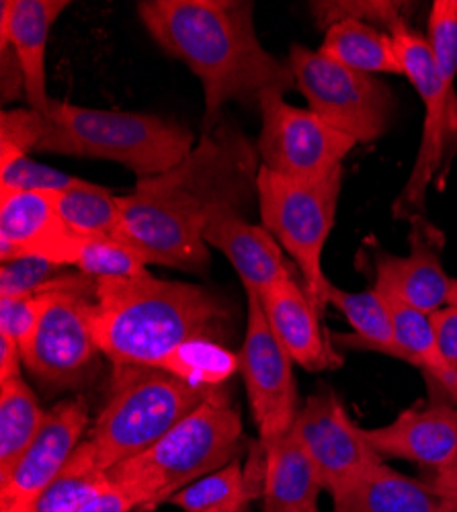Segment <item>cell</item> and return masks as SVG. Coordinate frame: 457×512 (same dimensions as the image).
<instances>
[{
	"label": "cell",
	"instance_id": "obj_1",
	"mask_svg": "<svg viewBox=\"0 0 457 512\" xmlns=\"http://www.w3.org/2000/svg\"><path fill=\"white\" fill-rule=\"evenodd\" d=\"M259 152L234 123L222 121L162 175L138 179L119 197L123 242L148 265L203 273L210 252L203 230L220 211L242 213L257 195Z\"/></svg>",
	"mask_w": 457,
	"mask_h": 512
},
{
	"label": "cell",
	"instance_id": "obj_2",
	"mask_svg": "<svg viewBox=\"0 0 457 512\" xmlns=\"http://www.w3.org/2000/svg\"><path fill=\"white\" fill-rule=\"evenodd\" d=\"M142 25L156 44L185 62L203 84V134L220 125L226 103H257L267 91L285 95L296 78L267 52L248 0H142Z\"/></svg>",
	"mask_w": 457,
	"mask_h": 512
},
{
	"label": "cell",
	"instance_id": "obj_3",
	"mask_svg": "<svg viewBox=\"0 0 457 512\" xmlns=\"http://www.w3.org/2000/svg\"><path fill=\"white\" fill-rule=\"evenodd\" d=\"M228 310L203 287L156 279H95L91 326L113 367H160L175 349L210 338Z\"/></svg>",
	"mask_w": 457,
	"mask_h": 512
},
{
	"label": "cell",
	"instance_id": "obj_4",
	"mask_svg": "<svg viewBox=\"0 0 457 512\" xmlns=\"http://www.w3.org/2000/svg\"><path fill=\"white\" fill-rule=\"evenodd\" d=\"M240 441L242 420L218 390L150 449L109 469V478L138 496L140 512H152L238 459Z\"/></svg>",
	"mask_w": 457,
	"mask_h": 512
},
{
	"label": "cell",
	"instance_id": "obj_5",
	"mask_svg": "<svg viewBox=\"0 0 457 512\" xmlns=\"http://www.w3.org/2000/svg\"><path fill=\"white\" fill-rule=\"evenodd\" d=\"M44 117L46 134L37 152L119 162L138 179L166 173L197 144L185 125L148 113L52 101Z\"/></svg>",
	"mask_w": 457,
	"mask_h": 512
},
{
	"label": "cell",
	"instance_id": "obj_6",
	"mask_svg": "<svg viewBox=\"0 0 457 512\" xmlns=\"http://www.w3.org/2000/svg\"><path fill=\"white\" fill-rule=\"evenodd\" d=\"M218 390L193 388L158 367H115L109 398L85 445L109 472L150 449Z\"/></svg>",
	"mask_w": 457,
	"mask_h": 512
},
{
	"label": "cell",
	"instance_id": "obj_7",
	"mask_svg": "<svg viewBox=\"0 0 457 512\" xmlns=\"http://www.w3.org/2000/svg\"><path fill=\"white\" fill-rule=\"evenodd\" d=\"M343 166L320 179H289L261 166L257 199L263 226L296 261L310 302L322 314L328 306V279L322 252L337 220Z\"/></svg>",
	"mask_w": 457,
	"mask_h": 512
},
{
	"label": "cell",
	"instance_id": "obj_8",
	"mask_svg": "<svg viewBox=\"0 0 457 512\" xmlns=\"http://www.w3.org/2000/svg\"><path fill=\"white\" fill-rule=\"evenodd\" d=\"M402 64V76L410 80L425 107L423 136L412 173L394 203V218L423 216L429 185L443 173L445 160L457 138V93L443 80L433 60L427 37L414 33L408 23L392 33Z\"/></svg>",
	"mask_w": 457,
	"mask_h": 512
},
{
	"label": "cell",
	"instance_id": "obj_9",
	"mask_svg": "<svg viewBox=\"0 0 457 512\" xmlns=\"http://www.w3.org/2000/svg\"><path fill=\"white\" fill-rule=\"evenodd\" d=\"M287 66L308 109L335 130L357 144H371L386 134L394 99L376 76L353 72L300 44L289 48Z\"/></svg>",
	"mask_w": 457,
	"mask_h": 512
},
{
	"label": "cell",
	"instance_id": "obj_10",
	"mask_svg": "<svg viewBox=\"0 0 457 512\" xmlns=\"http://www.w3.org/2000/svg\"><path fill=\"white\" fill-rule=\"evenodd\" d=\"M95 279L54 289L35 334L21 349L25 367L54 388H76L85 381L99 355L91 314Z\"/></svg>",
	"mask_w": 457,
	"mask_h": 512
},
{
	"label": "cell",
	"instance_id": "obj_11",
	"mask_svg": "<svg viewBox=\"0 0 457 512\" xmlns=\"http://www.w3.org/2000/svg\"><path fill=\"white\" fill-rule=\"evenodd\" d=\"M261 166L289 179H320L343 166L357 142L310 109L289 105L281 93L259 97Z\"/></svg>",
	"mask_w": 457,
	"mask_h": 512
},
{
	"label": "cell",
	"instance_id": "obj_12",
	"mask_svg": "<svg viewBox=\"0 0 457 512\" xmlns=\"http://www.w3.org/2000/svg\"><path fill=\"white\" fill-rule=\"evenodd\" d=\"M238 357L259 443L267 447L294 429L298 390L294 361L277 343L257 295H248L246 334Z\"/></svg>",
	"mask_w": 457,
	"mask_h": 512
},
{
	"label": "cell",
	"instance_id": "obj_13",
	"mask_svg": "<svg viewBox=\"0 0 457 512\" xmlns=\"http://www.w3.org/2000/svg\"><path fill=\"white\" fill-rule=\"evenodd\" d=\"M294 433L312 457L322 490L339 494L384 459L369 447L363 429L345 410L341 398L322 388L298 410Z\"/></svg>",
	"mask_w": 457,
	"mask_h": 512
},
{
	"label": "cell",
	"instance_id": "obj_14",
	"mask_svg": "<svg viewBox=\"0 0 457 512\" xmlns=\"http://www.w3.org/2000/svg\"><path fill=\"white\" fill-rule=\"evenodd\" d=\"M89 426L85 398L56 404L13 472L0 480V512H25L68 465Z\"/></svg>",
	"mask_w": 457,
	"mask_h": 512
},
{
	"label": "cell",
	"instance_id": "obj_15",
	"mask_svg": "<svg viewBox=\"0 0 457 512\" xmlns=\"http://www.w3.org/2000/svg\"><path fill=\"white\" fill-rule=\"evenodd\" d=\"M425 402L402 410L390 424L363 429L365 441L380 457L404 459L441 474L457 459V402L437 383H429Z\"/></svg>",
	"mask_w": 457,
	"mask_h": 512
},
{
	"label": "cell",
	"instance_id": "obj_16",
	"mask_svg": "<svg viewBox=\"0 0 457 512\" xmlns=\"http://www.w3.org/2000/svg\"><path fill=\"white\" fill-rule=\"evenodd\" d=\"M408 242L410 248L404 256L390 254L380 246L373 250V287L431 316L447 306L453 281L441 263L443 234L423 216H412Z\"/></svg>",
	"mask_w": 457,
	"mask_h": 512
},
{
	"label": "cell",
	"instance_id": "obj_17",
	"mask_svg": "<svg viewBox=\"0 0 457 512\" xmlns=\"http://www.w3.org/2000/svg\"><path fill=\"white\" fill-rule=\"evenodd\" d=\"M66 0H3L0 3V52L13 50L23 74V93L31 109L46 113L48 95L46 48Z\"/></svg>",
	"mask_w": 457,
	"mask_h": 512
},
{
	"label": "cell",
	"instance_id": "obj_18",
	"mask_svg": "<svg viewBox=\"0 0 457 512\" xmlns=\"http://www.w3.org/2000/svg\"><path fill=\"white\" fill-rule=\"evenodd\" d=\"M259 302L277 343L296 365L308 371H328L343 365V357L326 343L320 330L318 310L292 275L271 285Z\"/></svg>",
	"mask_w": 457,
	"mask_h": 512
},
{
	"label": "cell",
	"instance_id": "obj_19",
	"mask_svg": "<svg viewBox=\"0 0 457 512\" xmlns=\"http://www.w3.org/2000/svg\"><path fill=\"white\" fill-rule=\"evenodd\" d=\"M203 242L232 263L246 295L261 297L271 285L292 275L275 236L265 226L248 224L238 211L216 213L203 230Z\"/></svg>",
	"mask_w": 457,
	"mask_h": 512
},
{
	"label": "cell",
	"instance_id": "obj_20",
	"mask_svg": "<svg viewBox=\"0 0 457 512\" xmlns=\"http://www.w3.org/2000/svg\"><path fill=\"white\" fill-rule=\"evenodd\" d=\"M29 256H39L91 279H128L148 273L146 256L132 244L107 236H82L60 226Z\"/></svg>",
	"mask_w": 457,
	"mask_h": 512
},
{
	"label": "cell",
	"instance_id": "obj_21",
	"mask_svg": "<svg viewBox=\"0 0 457 512\" xmlns=\"http://www.w3.org/2000/svg\"><path fill=\"white\" fill-rule=\"evenodd\" d=\"M263 451L265 512H312L318 508L322 482L312 457L294 429L263 447Z\"/></svg>",
	"mask_w": 457,
	"mask_h": 512
},
{
	"label": "cell",
	"instance_id": "obj_22",
	"mask_svg": "<svg viewBox=\"0 0 457 512\" xmlns=\"http://www.w3.org/2000/svg\"><path fill=\"white\" fill-rule=\"evenodd\" d=\"M335 512H443L429 482L408 478L384 461L332 496Z\"/></svg>",
	"mask_w": 457,
	"mask_h": 512
},
{
	"label": "cell",
	"instance_id": "obj_23",
	"mask_svg": "<svg viewBox=\"0 0 457 512\" xmlns=\"http://www.w3.org/2000/svg\"><path fill=\"white\" fill-rule=\"evenodd\" d=\"M326 300H328V306L337 308L353 328L351 334L332 336V345L347 351L382 353L392 359H400L408 363V357L396 338L390 310L384 302V297L376 289L371 287V289L353 293L328 281Z\"/></svg>",
	"mask_w": 457,
	"mask_h": 512
},
{
	"label": "cell",
	"instance_id": "obj_24",
	"mask_svg": "<svg viewBox=\"0 0 457 512\" xmlns=\"http://www.w3.org/2000/svg\"><path fill=\"white\" fill-rule=\"evenodd\" d=\"M60 226L56 193L0 189V259L3 263L29 256Z\"/></svg>",
	"mask_w": 457,
	"mask_h": 512
},
{
	"label": "cell",
	"instance_id": "obj_25",
	"mask_svg": "<svg viewBox=\"0 0 457 512\" xmlns=\"http://www.w3.org/2000/svg\"><path fill=\"white\" fill-rule=\"evenodd\" d=\"M328 60L361 74H402L394 39L388 31L359 21H339L324 29L318 50Z\"/></svg>",
	"mask_w": 457,
	"mask_h": 512
},
{
	"label": "cell",
	"instance_id": "obj_26",
	"mask_svg": "<svg viewBox=\"0 0 457 512\" xmlns=\"http://www.w3.org/2000/svg\"><path fill=\"white\" fill-rule=\"evenodd\" d=\"M376 289V287H373ZM390 310L396 338L412 367H419L429 381L457 402V371L447 363L437 343V336L431 324V316L410 308L396 295L376 289Z\"/></svg>",
	"mask_w": 457,
	"mask_h": 512
},
{
	"label": "cell",
	"instance_id": "obj_27",
	"mask_svg": "<svg viewBox=\"0 0 457 512\" xmlns=\"http://www.w3.org/2000/svg\"><path fill=\"white\" fill-rule=\"evenodd\" d=\"M46 416L48 412L21 377L0 381V480L13 472Z\"/></svg>",
	"mask_w": 457,
	"mask_h": 512
},
{
	"label": "cell",
	"instance_id": "obj_28",
	"mask_svg": "<svg viewBox=\"0 0 457 512\" xmlns=\"http://www.w3.org/2000/svg\"><path fill=\"white\" fill-rule=\"evenodd\" d=\"M56 211L62 226L74 234L121 240L119 197L101 185L80 179L74 187L58 191Z\"/></svg>",
	"mask_w": 457,
	"mask_h": 512
},
{
	"label": "cell",
	"instance_id": "obj_29",
	"mask_svg": "<svg viewBox=\"0 0 457 512\" xmlns=\"http://www.w3.org/2000/svg\"><path fill=\"white\" fill-rule=\"evenodd\" d=\"M111 484L109 472L95 461L82 441L60 476L41 492L25 512H80L93 496Z\"/></svg>",
	"mask_w": 457,
	"mask_h": 512
},
{
	"label": "cell",
	"instance_id": "obj_30",
	"mask_svg": "<svg viewBox=\"0 0 457 512\" xmlns=\"http://www.w3.org/2000/svg\"><path fill=\"white\" fill-rule=\"evenodd\" d=\"M158 369L179 377L193 388L214 390L240 369V357L214 343L212 338H199L175 349Z\"/></svg>",
	"mask_w": 457,
	"mask_h": 512
},
{
	"label": "cell",
	"instance_id": "obj_31",
	"mask_svg": "<svg viewBox=\"0 0 457 512\" xmlns=\"http://www.w3.org/2000/svg\"><path fill=\"white\" fill-rule=\"evenodd\" d=\"M82 277L87 275L78 271L70 273L60 265L39 259V256H23V259L3 263V269H0V297H23L54 291L68 287Z\"/></svg>",
	"mask_w": 457,
	"mask_h": 512
},
{
	"label": "cell",
	"instance_id": "obj_32",
	"mask_svg": "<svg viewBox=\"0 0 457 512\" xmlns=\"http://www.w3.org/2000/svg\"><path fill=\"white\" fill-rule=\"evenodd\" d=\"M410 7L412 5L392 3V0H341V3L326 0V3H310V13L324 29L339 21H359L373 27L384 25L388 33H392L406 23L404 15Z\"/></svg>",
	"mask_w": 457,
	"mask_h": 512
},
{
	"label": "cell",
	"instance_id": "obj_33",
	"mask_svg": "<svg viewBox=\"0 0 457 512\" xmlns=\"http://www.w3.org/2000/svg\"><path fill=\"white\" fill-rule=\"evenodd\" d=\"M46 134V117L31 107L5 109L0 115V166L37 150Z\"/></svg>",
	"mask_w": 457,
	"mask_h": 512
},
{
	"label": "cell",
	"instance_id": "obj_34",
	"mask_svg": "<svg viewBox=\"0 0 457 512\" xmlns=\"http://www.w3.org/2000/svg\"><path fill=\"white\" fill-rule=\"evenodd\" d=\"M427 41L439 74L453 87L457 78V0H435Z\"/></svg>",
	"mask_w": 457,
	"mask_h": 512
},
{
	"label": "cell",
	"instance_id": "obj_35",
	"mask_svg": "<svg viewBox=\"0 0 457 512\" xmlns=\"http://www.w3.org/2000/svg\"><path fill=\"white\" fill-rule=\"evenodd\" d=\"M78 181V177L66 175L58 168L39 164L29 156L17 158L9 164L0 166V189L58 193L74 187Z\"/></svg>",
	"mask_w": 457,
	"mask_h": 512
},
{
	"label": "cell",
	"instance_id": "obj_36",
	"mask_svg": "<svg viewBox=\"0 0 457 512\" xmlns=\"http://www.w3.org/2000/svg\"><path fill=\"white\" fill-rule=\"evenodd\" d=\"M50 293L52 291L23 297H0V332L13 338L23 349L44 318Z\"/></svg>",
	"mask_w": 457,
	"mask_h": 512
},
{
	"label": "cell",
	"instance_id": "obj_37",
	"mask_svg": "<svg viewBox=\"0 0 457 512\" xmlns=\"http://www.w3.org/2000/svg\"><path fill=\"white\" fill-rule=\"evenodd\" d=\"M140 510V500L136 494L126 490L123 486L111 482L105 490L93 496L80 512H132Z\"/></svg>",
	"mask_w": 457,
	"mask_h": 512
},
{
	"label": "cell",
	"instance_id": "obj_38",
	"mask_svg": "<svg viewBox=\"0 0 457 512\" xmlns=\"http://www.w3.org/2000/svg\"><path fill=\"white\" fill-rule=\"evenodd\" d=\"M431 324L447 363L457 371V310L445 306L431 314Z\"/></svg>",
	"mask_w": 457,
	"mask_h": 512
},
{
	"label": "cell",
	"instance_id": "obj_39",
	"mask_svg": "<svg viewBox=\"0 0 457 512\" xmlns=\"http://www.w3.org/2000/svg\"><path fill=\"white\" fill-rule=\"evenodd\" d=\"M23 353L13 338L0 332V381L21 377Z\"/></svg>",
	"mask_w": 457,
	"mask_h": 512
},
{
	"label": "cell",
	"instance_id": "obj_40",
	"mask_svg": "<svg viewBox=\"0 0 457 512\" xmlns=\"http://www.w3.org/2000/svg\"><path fill=\"white\" fill-rule=\"evenodd\" d=\"M431 488L437 492L443 504V512H457V478L433 476L429 480Z\"/></svg>",
	"mask_w": 457,
	"mask_h": 512
},
{
	"label": "cell",
	"instance_id": "obj_41",
	"mask_svg": "<svg viewBox=\"0 0 457 512\" xmlns=\"http://www.w3.org/2000/svg\"><path fill=\"white\" fill-rule=\"evenodd\" d=\"M253 498L255 496H242V498H238L234 502H228L224 506H218V508L207 510V512H248V504H251Z\"/></svg>",
	"mask_w": 457,
	"mask_h": 512
},
{
	"label": "cell",
	"instance_id": "obj_42",
	"mask_svg": "<svg viewBox=\"0 0 457 512\" xmlns=\"http://www.w3.org/2000/svg\"><path fill=\"white\" fill-rule=\"evenodd\" d=\"M447 306L457 310V279L451 281V289H449V297H447Z\"/></svg>",
	"mask_w": 457,
	"mask_h": 512
},
{
	"label": "cell",
	"instance_id": "obj_43",
	"mask_svg": "<svg viewBox=\"0 0 457 512\" xmlns=\"http://www.w3.org/2000/svg\"><path fill=\"white\" fill-rule=\"evenodd\" d=\"M433 476H443V478H457V459L451 463L449 469H445V472L441 474H433Z\"/></svg>",
	"mask_w": 457,
	"mask_h": 512
},
{
	"label": "cell",
	"instance_id": "obj_44",
	"mask_svg": "<svg viewBox=\"0 0 457 512\" xmlns=\"http://www.w3.org/2000/svg\"><path fill=\"white\" fill-rule=\"evenodd\" d=\"M312 512H320V510H318V508H314V510H312Z\"/></svg>",
	"mask_w": 457,
	"mask_h": 512
}]
</instances>
